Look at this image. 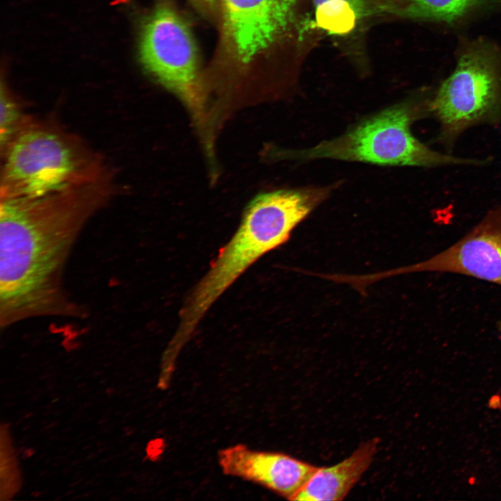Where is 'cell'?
Instances as JSON below:
<instances>
[{
    "instance_id": "obj_1",
    "label": "cell",
    "mask_w": 501,
    "mask_h": 501,
    "mask_svg": "<svg viewBox=\"0 0 501 501\" xmlns=\"http://www.w3.org/2000/svg\"><path fill=\"white\" fill-rule=\"evenodd\" d=\"M111 174L36 198L0 199V325L40 317H83L63 287L70 254L110 200Z\"/></svg>"
},
{
    "instance_id": "obj_12",
    "label": "cell",
    "mask_w": 501,
    "mask_h": 501,
    "mask_svg": "<svg viewBox=\"0 0 501 501\" xmlns=\"http://www.w3.org/2000/svg\"><path fill=\"white\" fill-rule=\"evenodd\" d=\"M312 4L319 29L337 38H351L376 16L372 0H312Z\"/></svg>"
},
{
    "instance_id": "obj_13",
    "label": "cell",
    "mask_w": 501,
    "mask_h": 501,
    "mask_svg": "<svg viewBox=\"0 0 501 501\" xmlns=\"http://www.w3.org/2000/svg\"><path fill=\"white\" fill-rule=\"evenodd\" d=\"M0 117V150L2 151L32 117L24 113L22 106L3 87L1 90Z\"/></svg>"
},
{
    "instance_id": "obj_16",
    "label": "cell",
    "mask_w": 501,
    "mask_h": 501,
    "mask_svg": "<svg viewBox=\"0 0 501 501\" xmlns=\"http://www.w3.org/2000/svg\"><path fill=\"white\" fill-rule=\"evenodd\" d=\"M497 328H498V330L500 334L501 335V319L498 321V323L497 324Z\"/></svg>"
},
{
    "instance_id": "obj_9",
    "label": "cell",
    "mask_w": 501,
    "mask_h": 501,
    "mask_svg": "<svg viewBox=\"0 0 501 501\" xmlns=\"http://www.w3.org/2000/svg\"><path fill=\"white\" fill-rule=\"evenodd\" d=\"M218 461L225 475L259 484L290 500L317 468L286 454L255 450L241 444L220 450Z\"/></svg>"
},
{
    "instance_id": "obj_11",
    "label": "cell",
    "mask_w": 501,
    "mask_h": 501,
    "mask_svg": "<svg viewBox=\"0 0 501 501\" xmlns=\"http://www.w3.org/2000/svg\"><path fill=\"white\" fill-rule=\"evenodd\" d=\"M495 0H372L376 16L452 22Z\"/></svg>"
},
{
    "instance_id": "obj_15",
    "label": "cell",
    "mask_w": 501,
    "mask_h": 501,
    "mask_svg": "<svg viewBox=\"0 0 501 501\" xmlns=\"http://www.w3.org/2000/svg\"><path fill=\"white\" fill-rule=\"evenodd\" d=\"M200 11L207 15L214 14L219 5L220 0H191Z\"/></svg>"
},
{
    "instance_id": "obj_4",
    "label": "cell",
    "mask_w": 501,
    "mask_h": 501,
    "mask_svg": "<svg viewBox=\"0 0 501 501\" xmlns=\"http://www.w3.org/2000/svg\"><path fill=\"white\" fill-rule=\"evenodd\" d=\"M411 97L368 118L340 136L287 157L301 161L332 159L382 166L439 167L482 165L484 160L440 153L418 140L412 123L430 114L431 96Z\"/></svg>"
},
{
    "instance_id": "obj_14",
    "label": "cell",
    "mask_w": 501,
    "mask_h": 501,
    "mask_svg": "<svg viewBox=\"0 0 501 501\" xmlns=\"http://www.w3.org/2000/svg\"><path fill=\"white\" fill-rule=\"evenodd\" d=\"M1 499L10 498L20 486V477L17 463L11 446L7 429L1 431Z\"/></svg>"
},
{
    "instance_id": "obj_3",
    "label": "cell",
    "mask_w": 501,
    "mask_h": 501,
    "mask_svg": "<svg viewBox=\"0 0 501 501\" xmlns=\"http://www.w3.org/2000/svg\"><path fill=\"white\" fill-rule=\"evenodd\" d=\"M1 158L0 199L40 197L111 173L77 136L33 118L1 151Z\"/></svg>"
},
{
    "instance_id": "obj_2",
    "label": "cell",
    "mask_w": 501,
    "mask_h": 501,
    "mask_svg": "<svg viewBox=\"0 0 501 501\" xmlns=\"http://www.w3.org/2000/svg\"><path fill=\"white\" fill-rule=\"evenodd\" d=\"M330 191L328 187L282 189L262 193L250 202L238 229L184 301L178 327L166 347L170 355L178 356L214 303L259 258L286 243L294 228Z\"/></svg>"
},
{
    "instance_id": "obj_5",
    "label": "cell",
    "mask_w": 501,
    "mask_h": 501,
    "mask_svg": "<svg viewBox=\"0 0 501 501\" xmlns=\"http://www.w3.org/2000/svg\"><path fill=\"white\" fill-rule=\"evenodd\" d=\"M228 51L247 65L269 51L287 49L305 60L321 33L312 0H220Z\"/></svg>"
},
{
    "instance_id": "obj_10",
    "label": "cell",
    "mask_w": 501,
    "mask_h": 501,
    "mask_svg": "<svg viewBox=\"0 0 501 501\" xmlns=\"http://www.w3.org/2000/svg\"><path fill=\"white\" fill-rule=\"evenodd\" d=\"M380 440L363 442L347 459L328 467L318 468L294 500H342L368 469Z\"/></svg>"
},
{
    "instance_id": "obj_8",
    "label": "cell",
    "mask_w": 501,
    "mask_h": 501,
    "mask_svg": "<svg viewBox=\"0 0 501 501\" xmlns=\"http://www.w3.org/2000/svg\"><path fill=\"white\" fill-rule=\"evenodd\" d=\"M420 271L461 274L501 286V207L488 212L461 239L428 260L374 276L378 280Z\"/></svg>"
},
{
    "instance_id": "obj_6",
    "label": "cell",
    "mask_w": 501,
    "mask_h": 501,
    "mask_svg": "<svg viewBox=\"0 0 501 501\" xmlns=\"http://www.w3.org/2000/svg\"><path fill=\"white\" fill-rule=\"evenodd\" d=\"M438 140L450 148L466 129L501 122V65L489 50L474 47L459 58L429 104Z\"/></svg>"
},
{
    "instance_id": "obj_7",
    "label": "cell",
    "mask_w": 501,
    "mask_h": 501,
    "mask_svg": "<svg viewBox=\"0 0 501 501\" xmlns=\"http://www.w3.org/2000/svg\"><path fill=\"white\" fill-rule=\"evenodd\" d=\"M139 58L145 70L196 113L202 107L197 49L192 34L171 7H157L143 22Z\"/></svg>"
}]
</instances>
